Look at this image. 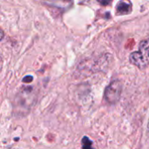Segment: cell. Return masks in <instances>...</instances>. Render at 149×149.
<instances>
[{
  "label": "cell",
  "mask_w": 149,
  "mask_h": 149,
  "mask_svg": "<svg viewBox=\"0 0 149 149\" xmlns=\"http://www.w3.org/2000/svg\"><path fill=\"white\" fill-rule=\"evenodd\" d=\"M130 62L140 69H144L149 65V38L140 44L139 51L134 52L129 57Z\"/></svg>",
  "instance_id": "1"
},
{
  "label": "cell",
  "mask_w": 149,
  "mask_h": 149,
  "mask_svg": "<svg viewBox=\"0 0 149 149\" xmlns=\"http://www.w3.org/2000/svg\"><path fill=\"white\" fill-rule=\"evenodd\" d=\"M122 86L120 80L113 81L105 91V99L110 104H115L120 98Z\"/></svg>",
  "instance_id": "2"
},
{
  "label": "cell",
  "mask_w": 149,
  "mask_h": 149,
  "mask_svg": "<svg viewBox=\"0 0 149 149\" xmlns=\"http://www.w3.org/2000/svg\"><path fill=\"white\" fill-rule=\"evenodd\" d=\"M117 13L120 15H126L132 10V3L130 0H120L116 5Z\"/></svg>",
  "instance_id": "3"
},
{
  "label": "cell",
  "mask_w": 149,
  "mask_h": 149,
  "mask_svg": "<svg viewBox=\"0 0 149 149\" xmlns=\"http://www.w3.org/2000/svg\"><path fill=\"white\" fill-rule=\"evenodd\" d=\"M93 142L87 138V137H84L82 139V148H90L92 147Z\"/></svg>",
  "instance_id": "4"
},
{
  "label": "cell",
  "mask_w": 149,
  "mask_h": 149,
  "mask_svg": "<svg viewBox=\"0 0 149 149\" xmlns=\"http://www.w3.org/2000/svg\"><path fill=\"white\" fill-rule=\"evenodd\" d=\"M98 2L102 5H107L111 2V0H98Z\"/></svg>",
  "instance_id": "5"
},
{
  "label": "cell",
  "mask_w": 149,
  "mask_h": 149,
  "mask_svg": "<svg viewBox=\"0 0 149 149\" xmlns=\"http://www.w3.org/2000/svg\"><path fill=\"white\" fill-rule=\"evenodd\" d=\"M3 38V31L2 29H0V41L2 40V38Z\"/></svg>",
  "instance_id": "6"
},
{
  "label": "cell",
  "mask_w": 149,
  "mask_h": 149,
  "mask_svg": "<svg viewBox=\"0 0 149 149\" xmlns=\"http://www.w3.org/2000/svg\"><path fill=\"white\" fill-rule=\"evenodd\" d=\"M148 128H149V123H148Z\"/></svg>",
  "instance_id": "7"
}]
</instances>
